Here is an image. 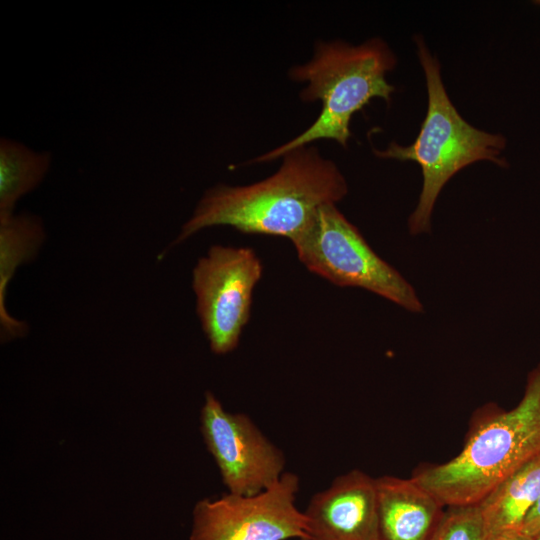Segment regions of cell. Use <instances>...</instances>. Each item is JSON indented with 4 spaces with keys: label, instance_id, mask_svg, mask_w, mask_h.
I'll return each instance as SVG.
<instances>
[{
    "label": "cell",
    "instance_id": "1",
    "mask_svg": "<svg viewBox=\"0 0 540 540\" xmlns=\"http://www.w3.org/2000/svg\"><path fill=\"white\" fill-rule=\"evenodd\" d=\"M281 157L280 168L262 181L247 186L219 184L207 190L171 246L218 225L292 240L320 207L346 196L344 176L317 148L301 146Z\"/></svg>",
    "mask_w": 540,
    "mask_h": 540
},
{
    "label": "cell",
    "instance_id": "2",
    "mask_svg": "<svg viewBox=\"0 0 540 540\" xmlns=\"http://www.w3.org/2000/svg\"><path fill=\"white\" fill-rule=\"evenodd\" d=\"M451 460L424 465L412 479L444 507L478 504L516 469L540 454V363L526 378L520 402L506 411L486 408Z\"/></svg>",
    "mask_w": 540,
    "mask_h": 540
},
{
    "label": "cell",
    "instance_id": "3",
    "mask_svg": "<svg viewBox=\"0 0 540 540\" xmlns=\"http://www.w3.org/2000/svg\"><path fill=\"white\" fill-rule=\"evenodd\" d=\"M415 42L426 79V116L412 144L402 146L391 142L385 150L374 149L377 157L411 160L421 167V193L407 222L408 231L413 236L431 231L436 200L445 184L461 169L482 160L503 168L509 165L502 156L506 138L477 129L459 114L445 90L439 61L421 36H416Z\"/></svg>",
    "mask_w": 540,
    "mask_h": 540
},
{
    "label": "cell",
    "instance_id": "4",
    "mask_svg": "<svg viewBox=\"0 0 540 540\" xmlns=\"http://www.w3.org/2000/svg\"><path fill=\"white\" fill-rule=\"evenodd\" d=\"M395 65V55L380 38H372L360 45L342 41L319 42L309 62L289 71L293 80L307 82L300 93L303 101H321L319 116L295 138L252 162L271 161L289 150L321 139L334 140L346 147L354 113L373 98L390 101L395 88L386 80V74Z\"/></svg>",
    "mask_w": 540,
    "mask_h": 540
},
{
    "label": "cell",
    "instance_id": "5",
    "mask_svg": "<svg viewBox=\"0 0 540 540\" xmlns=\"http://www.w3.org/2000/svg\"><path fill=\"white\" fill-rule=\"evenodd\" d=\"M291 242L308 270L336 286L362 288L411 313L424 312L413 286L377 255L336 204L320 207Z\"/></svg>",
    "mask_w": 540,
    "mask_h": 540
},
{
    "label": "cell",
    "instance_id": "6",
    "mask_svg": "<svg viewBox=\"0 0 540 540\" xmlns=\"http://www.w3.org/2000/svg\"><path fill=\"white\" fill-rule=\"evenodd\" d=\"M262 272L261 260L247 247L214 245L197 261L192 287L212 352L226 354L238 346Z\"/></svg>",
    "mask_w": 540,
    "mask_h": 540
},
{
    "label": "cell",
    "instance_id": "7",
    "mask_svg": "<svg viewBox=\"0 0 540 540\" xmlns=\"http://www.w3.org/2000/svg\"><path fill=\"white\" fill-rule=\"evenodd\" d=\"M299 478L292 472L254 495L227 493L199 501L190 540H290L306 538L305 517L296 506Z\"/></svg>",
    "mask_w": 540,
    "mask_h": 540
},
{
    "label": "cell",
    "instance_id": "8",
    "mask_svg": "<svg viewBox=\"0 0 540 540\" xmlns=\"http://www.w3.org/2000/svg\"><path fill=\"white\" fill-rule=\"evenodd\" d=\"M201 431L229 493H260L285 473L282 450L246 414L227 412L211 392L205 395Z\"/></svg>",
    "mask_w": 540,
    "mask_h": 540
},
{
    "label": "cell",
    "instance_id": "9",
    "mask_svg": "<svg viewBox=\"0 0 540 540\" xmlns=\"http://www.w3.org/2000/svg\"><path fill=\"white\" fill-rule=\"evenodd\" d=\"M303 514L309 540H379L376 478L357 469L339 475Z\"/></svg>",
    "mask_w": 540,
    "mask_h": 540
},
{
    "label": "cell",
    "instance_id": "10",
    "mask_svg": "<svg viewBox=\"0 0 540 540\" xmlns=\"http://www.w3.org/2000/svg\"><path fill=\"white\" fill-rule=\"evenodd\" d=\"M379 540H430L444 506L412 478H376Z\"/></svg>",
    "mask_w": 540,
    "mask_h": 540
},
{
    "label": "cell",
    "instance_id": "11",
    "mask_svg": "<svg viewBox=\"0 0 540 540\" xmlns=\"http://www.w3.org/2000/svg\"><path fill=\"white\" fill-rule=\"evenodd\" d=\"M45 240L42 221L23 213L0 220V327L1 341L22 337L27 323L13 318L7 311L6 294L10 280L18 267L33 261Z\"/></svg>",
    "mask_w": 540,
    "mask_h": 540
},
{
    "label": "cell",
    "instance_id": "12",
    "mask_svg": "<svg viewBox=\"0 0 540 540\" xmlns=\"http://www.w3.org/2000/svg\"><path fill=\"white\" fill-rule=\"evenodd\" d=\"M539 498L540 454L507 476L478 503L486 536L521 531Z\"/></svg>",
    "mask_w": 540,
    "mask_h": 540
},
{
    "label": "cell",
    "instance_id": "13",
    "mask_svg": "<svg viewBox=\"0 0 540 540\" xmlns=\"http://www.w3.org/2000/svg\"><path fill=\"white\" fill-rule=\"evenodd\" d=\"M48 152L36 153L14 141L0 142V220L13 215L16 201L35 189L50 164Z\"/></svg>",
    "mask_w": 540,
    "mask_h": 540
},
{
    "label": "cell",
    "instance_id": "14",
    "mask_svg": "<svg viewBox=\"0 0 540 540\" xmlns=\"http://www.w3.org/2000/svg\"><path fill=\"white\" fill-rule=\"evenodd\" d=\"M485 526L478 504L448 506L430 540H485Z\"/></svg>",
    "mask_w": 540,
    "mask_h": 540
},
{
    "label": "cell",
    "instance_id": "15",
    "mask_svg": "<svg viewBox=\"0 0 540 540\" xmlns=\"http://www.w3.org/2000/svg\"><path fill=\"white\" fill-rule=\"evenodd\" d=\"M521 531L532 538L540 534V498L525 518Z\"/></svg>",
    "mask_w": 540,
    "mask_h": 540
},
{
    "label": "cell",
    "instance_id": "16",
    "mask_svg": "<svg viewBox=\"0 0 540 540\" xmlns=\"http://www.w3.org/2000/svg\"><path fill=\"white\" fill-rule=\"evenodd\" d=\"M485 540H534L522 531H505L487 535Z\"/></svg>",
    "mask_w": 540,
    "mask_h": 540
},
{
    "label": "cell",
    "instance_id": "17",
    "mask_svg": "<svg viewBox=\"0 0 540 540\" xmlns=\"http://www.w3.org/2000/svg\"><path fill=\"white\" fill-rule=\"evenodd\" d=\"M293 540H309L308 538H297V539H293Z\"/></svg>",
    "mask_w": 540,
    "mask_h": 540
},
{
    "label": "cell",
    "instance_id": "18",
    "mask_svg": "<svg viewBox=\"0 0 540 540\" xmlns=\"http://www.w3.org/2000/svg\"><path fill=\"white\" fill-rule=\"evenodd\" d=\"M534 540H540V534Z\"/></svg>",
    "mask_w": 540,
    "mask_h": 540
},
{
    "label": "cell",
    "instance_id": "19",
    "mask_svg": "<svg viewBox=\"0 0 540 540\" xmlns=\"http://www.w3.org/2000/svg\"><path fill=\"white\" fill-rule=\"evenodd\" d=\"M537 3H540V2H537Z\"/></svg>",
    "mask_w": 540,
    "mask_h": 540
}]
</instances>
